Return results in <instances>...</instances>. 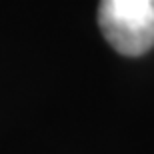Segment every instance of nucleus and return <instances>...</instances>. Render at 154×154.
<instances>
[{
	"mask_svg": "<svg viewBox=\"0 0 154 154\" xmlns=\"http://www.w3.org/2000/svg\"><path fill=\"white\" fill-rule=\"evenodd\" d=\"M98 26L116 52L140 56L154 46V0H100Z\"/></svg>",
	"mask_w": 154,
	"mask_h": 154,
	"instance_id": "1",
	"label": "nucleus"
}]
</instances>
